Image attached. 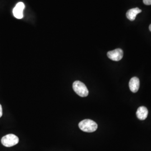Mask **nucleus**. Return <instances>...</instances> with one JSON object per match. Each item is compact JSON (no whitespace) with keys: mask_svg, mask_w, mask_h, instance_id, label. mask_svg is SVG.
Listing matches in <instances>:
<instances>
[{"mask_svg":"<svg viewBox=\"0 0 151 151\" xmlns=\"http://www.w3.org/2000/svg\"><path fill=\"white\" fill-rule=\"evenodd\" d=\"M74 91L81 97H86L88 95V90L86 86L81 81H76L73 83Z\"/></svg>","mask_w":151,"mask_h":151,"instance_id":"f03ea898","label":"nucleus"},{"mask_svg":"<svg viewBox=\"0 0 151 151\" xmlns=\"http://www.w3.org/2000/svg\"><path fill=\"white\" fill-rule=\"evenodd\" d=\"M143 3L146 5H151V0H143Z\"/></svg>","mask_w":151,"mask_h":151,"instance_id":"1a4fd4ad","label":"nucleus"},{"mask_svg":"<svg viewBox=\"0 0 151 151\" xmlns=\"http://www.w3.org/2000/svg\"><path fill=\"white\" fill-rule=\"evenodd\" d=\"M25 9V5L23 2H20L17 3L15 7L13 9V15L16 19H21L23 16V11Z\"/></svg>","mask_w":151,"mask_h":151,"instance_id":"39448f33","label":"nucleus"},{"mask_svg":"<svg viewBox=\"0 0 151 151\" xmlns=\"http://www.w3.org/2000/svg\"><path fill=\"white\" fill-rule=\"evenodd\" d=\"M19 141V138L13 134H9L3 137L1 139L2 144L6 147L15 146Z\"/></svg>","mask_w":151,"mask_h":151,"instance_id":"7ed1b4c3","label":"nucleus"},{"mask_svg":"<svg viewBox=\"0 0 151 151\" xmlns=\"http://www.w3.org/2000/svg\"><path fill=\"white\" fill-rule=\"evenodd\" d=\"M2 114H3V113H2V108L1 105L0 104V118L2 117Z\"/></svg>","mask_w":151,"mask_h":151,"instance_id":"9d476101","label":"nucleus"},{"mask_svg":"<svg viewBox=\"0 0 151 151\" xmlns=\"http://www.w3.org/2000/svg\"><path fill=\"white\" fill-rule=\"evenodd\" d=\"M149 29H150V30L151 32V24L150 25V27H149Z\"/></svg>","mask_w":151,"mask_h":151,"instance_id":"9b49d317","label":"nucleus"},{"mask_svg":"<svg viewBox=\"0 0 151 151\" xmlns=\"http://www.w3.org/2000/svg\"><path fill=\"white\" fill-rule=\"evenodd\" d=\"M130 91L135 93L138 91L140 86V82L138 78L136 77H132L129 81V83Z\"/></svg>","mask_w":151,"mask_h":151,"instance_id":"423d86ee","label":"nucleus"},{"mask_svg":"<svg viewBox=\"0 0 151 151\" xmlns=\"http://www.w3.org/2000/svg\"><path fill=\"white\" fill-rule=\"evenodd\" d=\"M124 53L122 49L118 48L108 52L107 53L108 58L114 61H119L123 57Z\"/></svg>","mask_w":151,"mask_h":151,"instance_id":"20e7f679","label":"nucleus"},{"mask_svg":"<svg viewBox=\"0 0 151 151\" xmlns=\"http://www.w3.org/2000/svg\"><path fill=\"white\" fill-rule=\"evenodd\" d=\"M137 118L141 120H144L147 118L148 114V109L145 106H140L137 111Z\"/></svg>","mask_w":151,"mask_h":151,"instance_id":"6e6552de","label":"nucleus"},{"mask_svg":"<svg viewBox=\"0 0 151 151\" xmlns=\"http://www.w3.org/2000/svg\"><path fill=\"white\" fill-rule=\"evenodd\" d=\"M78 127L81 130L87 133H92L96 131L98 127L96 123L90 119L82 120L78 124Z\"/></svg>","mask_w":151,"mask_h":151,"instance_id":"f257e3e1","label":"nucleus"},{"mask_svg":"<svg viewBox=\"0 0 151 151\" xmlns=\"http://www.w3.org/2000/svg\"><path fill=\"white\" fill-rule=\"evenodd\" d=\"M141 12L142 10L138 7L131 9L127 11L126 14V16L130 21H134L135 19L136 16Z\"/></svg>","mask_w":151,"mask_h":151,"instance_id":"0eeeda50","label":"nucleus"}]
</instances>
